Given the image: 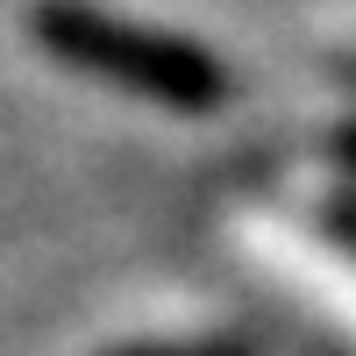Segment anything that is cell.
Returning a JSON list of instances; mask_svg holds the SVG:
<instances>
[{
	"instance_id": "obj_1",
	"label": "cell",
	"mask_w": 356,
	"mask_h": 356,
	"mask_svg": "<svg viewBox=\"0 0 356 356\" xmlns=\"http://www.w3.org/2000/svg\"><path fill=\"white\" fill-rule=\"evenodd\" d=\"M278 271H292L321 307H335V321L349 314V328H356V271L335 250H314V243H300V235H278Z\"/></svg>"
}]
</instances>
